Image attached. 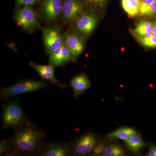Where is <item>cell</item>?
<instances>
[{
    "label": "cell",
    "mask_w": 156,
    "mask_h": 156,
    "mask_svg": "<svg viewBox=\"0 0 156 156\" xmlns=\"http://www.w3.org/2000/svg\"><path fill=\"white\" fill-rule=\"evenodd\" d=\"M44 131L29 120L25 125L14 131L9 138L14 148L21 156H39L45 144Z\"/></svg>",
    "instance_id": "6da1fadb"
},
{
    "label": "cell",
    "mask_w": 156,
    "mask_h": 156,
    "mask_svg": "<svg viewBox=\"0 0 156 156\" xmlns=\"http://www.w3.org/2000/svg\"><path fill=\"white\" fill-rule=\"evenodd\" d=\"M28 121L17 98L2 105V123L4 129L15 131L23 127Z\"/></svg>",
    "instance_id": "7a4b0ae2"
},
{
    "label": "cell",
    "mask_w": 156,
    "mask_h": 156,
    "mask_svg": "<svg viewBox=\"0 0 156 156\" xmlns=\"http://www.w3.org/2000/svg\"><path fill=\"white\" fill-rule=\"evenodd\" d=\"M48 86V84L43 81L22 80L1 89L0 98L2 100H6L21 94L30 93L40 89H45Z\"/></svg>",
    "instance_id": "3957f363"
},
{
    "label": "cell",
    "mask_w": 156,
    "mask_h": 156,
    "mask_svg": "<svg viewBox=\"0 0 156 156\" xmlns=\"http://www.w3.org/2000/svg\"><path fill=\"white\" fill-rule=\"evenodd\" d=\"M99 141L98 136L89 132L69 142L72 156H86L92 154Z\"/></svg>",
    "instance_id": "277c9868"
},
{
    "label": "cell",
    "mask_w": 156,
    "mask_h": 156,
    "mask_svg": "<svg viewBox=\"0 0 156 156\" xmlns=\"http://www.w3.org/2000/svg\"><path fill=\"white\" fill-rule=\"evenodd\" d=\"M16 20L18 25L26 30H32L39 26L37 13L30 6H24L18 10Z\"/></svg>",
    "instance_id": "5b68a950"
},
{
    "label": "cell",
    "mask_w": 156,
    "mask_h": 156,
    "mask_svg": "<svg viewBox=\"0 0 156 156\" xmlns=\"http://www.w3.org/2000/svg\"><path fill=\"white\" fill-rule=\"evenodd\" d=\"M44 44L50 53L60 48L64 44L60 29L58 27H41Z\"/></svg>",
    "instance_id": "8992f818"
},
{
    "label": "cell",
    "mask_w": 156,
    "mask_h": 156,
    "mask_svg": "<svg viewBox=\"0 0 156 156\" xmlns=\"http://www.w3.org/2000/svg\"><path fill=\"white\" fill-rule=\"evenodd\" d=\"M85 9V5L80 0H64L62 14L68 22H73L84 13Z\"/></svg>",
    "instance_id": "52a82bcc"
},
{
    "label": "cell",
    "mask_w": 156,
    "mask_h": 156,
    "mask_svg": "<svg viewBox=\"0 0 156 156\" xmlns=\"http://www.w3.org/2000/svg\"><path fill=\"white\" fill-rule=\"evenodd\" d=\"M76 30L85 35L90 34L96 27L98 18L92 11L84 12L75 21Z\"/></svg>",
    "instance_id": "ba28073f"
},
{
    "label": "cell",
    "mask_w": 156,
    "mask_h": 156,
    "mask_svg": "<svg viewBox=\"0 0 156 156\" xmlns=\"http://www.w3.org/2000/svg\"><path fill=\"white\" fill-rule=\"evenodd\" d=\"M39 156H69L72 155L69 143L54 141L45 142Z\"/></svg>",
    "instance_id": "9c48e42d"
},
{
    "label": "cell",
    "mask_w": 156,
    "mask_h": 156,
    "mask_svg": "<svg viewBox=\"0 0 156 156\" xmlns=\"http://www.w3.org/2000/svg\"><path fill=\"white\" fill-rule=\"evenodd\" d=\"M29 64L42 79L49 81L52 85H56L61 90H64L69 87L68 85L61 83L57 80L54 73L55 67L53 65L50 63L48 65H42L33 62H30Z\"/></svg>",
    "instance_id": "30bf717a"
},
{
    "label": "cell",
    "mask_w": 156,
    "mask_h": 156,
    "mask_svg": "<svg viewBox=\"0 0 156 156\" xmlns=\"http://www.w3.org/2000/svg\"><path fill=\"white\" fill-rule=\"evenodd\" d=\"M63 4L62 0H43L41 10L45 19L50 22L56 20L62 14Z\"/></svg>",
    "instance_id": "8fae6325"
},
{
    "label": "cell",
    "mask_w": 156,
    "mask_h": 156,
    "mask_svg": "<svg viewBox=\"0 0 156 156\" xmlns=\"http://www.w3.org/2000/svg\"><path fill=\"white\" fill-rule=\"evenodd\" d=\"M73 60L72 55L65 43L60 48L50 53L49 55L50 63L55 67L62 66Z\"/></svg>",
    "instance_id": "7c38bea8"
},
{
    "label": "cell",
    "mask_w": 156,
    "mask_h": 156,
    "mask_svg": "<svg viewBox=\"0 0 156 156\" xmlns=\"http://www.w3.org/2000/svg\"><path fill=\"white\" fill-rule=\"evenodd\" d=\"M70 85L73 88V94L76 99L91 87V81L84 73L79 74L72 78Z\"/></svg>",
    "instance_id": "4fadbf2b"
},
{
    "label": "cell",
    "mask_w": 156,
    "mask_h": 156,
    "mask_svg": "<svg viewBox=\"0 0 156 156\" xmlns=\"http://www.w3.org/2000/svg\"><path fill=\"white\" fill-rule=\"evenodd\" d=\"M65 44L69 49L73 59L77 58L83 52L84 48L83 39L72 33H67L65 35Z\"/></svg>",
    "instance_id": "5bb4252c"
},
{
    "label": "cell",
    "mask_w": 156,
    "mask_h": 156,
    "mask_svg": "<svg viewBox=\"0 0 156 156\" xmlns=\"http://www.w3.org/2000/svg\"><path fill=\"white\" fill-rule=\"evenodd\" d=\"M154 22L147 20H143L138 23L133 30V32L139 37H148L153 35L152 29Z\"/></svg>",
    "instance_id": "9a60e30c"
},
{
    "label": "cell",
    "mask_w": 156,
    "mask_h": 156,
    "mask_svg": "<svg viewBox=\"0 0 156 156\" xmlns=\"http://www.w3.org/2000/svg\"><path fill=\"white\" fill-rule=\"evenodd\" d=\"M125 141L127 147L134 153H137L146 144L143 140L141 136L137 134L132 135Z\"/></svg>",
    "instance_id": "2e32d148"
},
{
    "label": "cell",
    "mask_w": 156,
    "mask_h": 156,
    "mask_svg": "<svg viewBox=\"0 0 156 156\" xmlns=\"http://www.w3.org/2000/svg\"><path fill=\"white\" fill-rule=\"evenodd\" d=\"M122 4L124 11L129 17H135L139 14L140 0H122Z\"/></svg>",
    "instance_id": "e0dca14e"
},
{
    "label": "cell",
    "mask_w": 156,
    "mask_h": 156,
    "mask_svg": "<svg viewBox=\"0 0 156 156\" xmlns=\"http://www.w3.org/2000/svg\"><path fill=\"white\" fill-rule=\"evenodd\" d=\"M137 134L134 128L130 127H123L112 131L108 135L109 138L122 140L126 141L132 135Z\"/></svg>",
    "instance_id": "ac0fdd59"
},
{
    "label": "cell",
    "mask_w": 156,
    "mask_h": 156,
    "mask_svg": "<svg viewBox=\"0 0 156 156\" xmlns=\"http://www.w3.org/2000/svg\"><path fill=\"white\" fill-rule=\"evenodd\" d=\"M125 150L121 146L112 144L105 146L100 156H125Z\"/></svg>",
    "instance_id": "d6986e66"
},
{
    "label": "cell",
    "mask_w": 156,
    "mask_h": 156,
    "mask_svg": "<svg viewBox=\"0 0 156 156\" xmlns=\"http://www.w3.org/2000/svg\"><path fill=\"white\" fill-rule=\"evenodd\" d=\"M140 42L144 47L150 48H156V36L152 35L148 37H139Z\"/></svg>",
    "instance_id": "ffe728a7"
},
{
    "label": "cell",
    "mask_w": 156,
    "mask_h": 156,
    "mask_svg": "<svg viewBox=\"0 0 156 156\" xmlns=\"http://www.w3.org/2000/svg\"><path fill=\"white\" fill-rule=\"evenodd\" d=\"M154 1V0H140V15L144 16Z\"/></svg>",
    "instance_id": "44dd1931"
},
{
    "label": "cell",
    "mask_w": 156,
    "mask_h": 156,
    "mask_svg": "<svg viewBox=\"0 0 156 156\" xmlns=\"http://www.w3.org/2000/svg\"><path fill=\"white\" fill-rule=\"evenodd\" d=\"M14 148L9 139L1 140L0 142V156H3L6 152Z\"/></svg>",
    "instance_id": "7402d4cb"
},
{
    "label": "cell",
    "mask_w": 156,
    "mask_h": 156,
    "mask_svg": "<svg viewBox=\"0 0 156 156\" xmlns=\"http://www.w3.org/2000/svg\"><path fill=\"white\" fill-rule=\"evenodd\" d=\"M18 5L30 6L40 2L41 0H17Z\"/></svg>",
    "instance_id": "603a6c76"
},
{
    "label": "cell",
    "mask_w": 156,
    "mask_h": 156,
    "mask_svg": "<svg viewBox=\"0 0 156 156\" xmlns=\"http://www.w3.org/2000/svg\"><path fill=\"white\" fill-rule=\"evenodd\" d=\"M105 146L103 143L99 142L93 150L92 155L95 156H100L103 152Z\"/></svg>",
    "instance_id": "cb8c5ba5"
},
{
    "label": "cell",
    "mask_w": 156,
    "mask_h": 156,
    "mask_svg": "<svg viewBox=\"0 0 156 156\" xmlns=\"http://www.w3.org/2000/svg\"><path fill=\"white\" fill-rule=\"evenodd\" d=\"M156 15V0H154L149 9L144 15L147 17H152Z\"/></svg>",
    "instance_id": "d4e9b609"
},
{
    "label": "cell",
    "mask_w": 156,
    "mask_h": 156,
    "mask_svg": "<svg viewBox=\"0 0 156 156\" xmlns=\"http://www.w3.org/2000/svg\"><path fill=\"white\" fill-rule=\"evenodd\" d=\"M86 1L98 7H102L104 5L107 0H86Z\"/></svg>",
    "instance_id": "484cf974"
},
{
    "label": "cell",
    "mask_w": 156,
    "mask_h": 156,
    "mask_svg": "<svg viewBox=\"0 0 156 156\" xmlns=\"http://www.w3.org/2000/svg\"><path fill=\"white\" fill-rule=\"evenodd\" d=\"M147 156H156V144H151L150 145Z\"/></svg>",
    "instance_id": "4316f807"
},
{
    "label": "cell",
    "mask_w": 156,
    "mask_h": 156,
    "mask_svg": "<svg viewBox=\"0 0 156 156\" xmlns=\"http://www.w3.org/2000/svg\"><path fill=\"white\" fill-rule=\"evenodd\" d=\"M152 34L153 35L156 36V22H154L153 26L152 29Z\"/></svg>",
    "instance_id": "83f0119b"
}]
</instances>
